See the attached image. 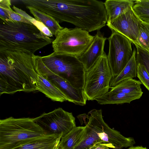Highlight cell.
Instances as JSON below:
<instances>
[{
  "label": "cell",
  "mask_w": 149,
  "mask_h": 149,
  "mask_svg": "<svg viewBox=\"0 0 149 149\" xmlns=\"http://www.w3.org/2000/svg\"><path fill=\"white\" fill-rule=\"evenodd\" d=\"M40 11L59 23L65 22L88 32L106 25L107 15L104 2L97 0H43Z\"/></svg>",
  "instance_id": "1"
},
{
  "label": "cell",
  "mask_w": 149,
  "mask_h": 149,
  "mask_svg": "<svg viewBox=\"0 0 149 149\" xmlns=\"http://www.w3.org/2000/svg\"><path fill=\"white\" fill-rule=\"evenodd\" d=\"M29 53L0 50V95L37 90L38 74Z\"/></svg>",
  "instance_id": "2"
},
{
  "label": "cell",
  "mask_w": 149,
  "mask_h": 149,
  "mask_svg": "<svg viewBox=\"0 0 149 149\" xmlns=\"http://www.w3.org/2000/svg\"><path fill=\"white\" fill-rule=\"evenodd\" d=\"M54 40L33 24L0 19V50L21 51L33 54L52 43Z\"/></svg>",
  "instance_id": "3"
},
{
  "label": "cell",
  "mask_w": 149,
  "mask_h": 149,
  "mask_svg": "<svg viewBox=\"0 0 149 149\" xmlns=\"http://www.w3.org/2000/svg\"><path fill=\"white\" fill-rule=\"evenodd\" d=\"M102 112L101 109H93L88 113L84 137L74 149H91L101 143L113 149H122L135 143L133 138L125 137L110 128L103 119Z\"/></svg>",
  "instance_id": "4"
},
{
  "label": "cell",
  "mask_w": 149,
  "mask_h": 149,
  "mask_svg": "<svg viewBox=\"0 0 149 149\" xmlns=\"http://www.w3.org/2000/svg\"><path fill=\"white\" fill-rule=\"evenodd\" d=\"M48 135L33 118L10 117L0 120V149H12Z\"/></svg>",
  "instance_id": "5"
},
{
  "label": "cell",
  "mask_w": 149,
  "mask_h": 149,
  "mask_svg": "<svg viewBox=\"0 0 149 149\" xmlns=\"http://www.w3.org/2000/svg\"><path fill=\"white\" fill-rule=\"evenodd\" d=\"M35 62L62 78L77 89H83L86 71L78 58L53 52L44 56L32 55Z\"/></svg>",
  "instance_id": "6"
},
{
  "label": "cell",
  "mask_w": 149,
  "mask_h": 149,
  "mask_svg": "<svg viewBox=\"0 0 149 149\" xmlns=\"http://www.w3.org/2000/svg\"><path fill=\"white\" fill-rule=\"evenodd\" d=\"M94 36L88 31L77 27L63 28L52 42L54 52L78 58L92 42Z\"/></svg>",
  "instance_id": "7"
},
{
  "label": "cell",
  "mask_w": 149,
  "mask_h": 149,
  "mask_svg": "<svg viewBox=\"0 0 149 149\" xmlns=\"http://www.w3.org/2000/svg\"><path fill=\"white\" fill-rule=\"evenodd\" d=\"M112 77L104 52L103 55L86 72L83 90L88 100H93L109 91Z\"/></svg>",
  "instance_id": "8"
},
{
  "label": "cell",
  "mask_w": 149,
  "mask_h": 149,
  "mask_svg": "<svg viewBox=\"0 0 149 149\" xmlns=\"http://www.w3.org/2000/svg\"><path fill=\"white\" fill-rule=\"evenodd\" d=\"M112 31L108 38L109 51L107 59L113 77L121 72L132 57L131 41L120 34Z\"/></svg>",
  "instance_id": "9"
},
{
  "label": "cell",
  "mask_w": 149,
  "mask_h": 149,
  "mask_svg": "<svg viewBox=\"0 0 149 149\" xmlns=\"http://www.w3.org/2000/svg\"><path fill=\"white\" fill-rule=\"evenodd\" d=\"M33 120L47 134L61 137L76 127L75 118L72 113L61 108L48 113H44L33 118Z\"/></svg>",
  "instance_id": "10"
},
{
  "label": "cell",
  "mask_w": 149,
  "mask_h": 149,
  "mask_svg": "<svg viewBox=\"0 0 149 149\" xmlns=\"http://www.w3.org/2000/svg\"><path fill=\"white\" fill-rule=\"evenodd\" d=\"M38 73L57 88L65 97L67 101L76 105L83 106L87 100L83 89H77L74 87L65 80L51 72L33 61Z\"/></svg>",
  "instance_id": "11"
},
{
  "label": "cell",
  "mask_w": 149,
  "mask_h": 149,
  "mask_svg": "<svg viewBox=\"0 0 149 149\" xmlns=\"http://www.w3.org/2000/svg\"><path fill=\"white\" fill-rule=\"evenodd\" d=\"M141 23L132 7L107 25L111 31L125 36L134 44L139 35Z\"/></svg>",
  "instance_id": "12"
},
{
  "label": "cell",
  "mask_w": 149,
  "mask_h": 149,
  "mask_svg": "<svg viewBox=\"0 0 149 149\" xmlns=\"http://www.w3.org/2000/svg\"><path fill=\"white\" fill-rule=\"evenodd\" d=\"M107 39L99 30L97 31L91 44L78 58L83 64L86 72L103 55L104 53V45Z\"/></svg>",
  "instance_id": "13"
},
{
  "label": "cell",
  "mask_w": 149,
  "mask_h": 149,
  "mask_svg": "<svg viewBox=\"0 0 149 149\" xmlns=\"http://www.w3.org/2000/svg\"><path fill=\"white\" fill-rule=\"evenodd\" d=\"M107 15V23H111L132 8L134 1L107 0L104 2Z\"/></svg>",
  "instance_id": "14"
},
{
  "label": "cell",
  "mask_w": 149,
  "mask_h": 149,
  "mask_svg": "<svg viewBox=\"0 0 149 149\" xmlns=\"http://www.w3.org/2000/svg\"><path fill=\"white\" fill-rule=\"evenodd\" d=\"M143 93L127 94L109 91L96 100L100 104H122L130 103L132 101L140 99Z\"/></svg>",
  "instance_id": "15"
},
{
  "label": "cell",
  "mask_w": 149,
  "mask_h": 149,
  "mask_svg": "<svg viewBox=\"0 0 149 149\" xmlns=\"http://www.w3.org/2000/svg\"><path fill=\"white\" fill-rule=\"evenodd\" d=\"M38 74L37 90L53 101L61 102L67 101L65 96L57 88L40 74Z\"/></svg>",
  "instance_id": "16"
},
{
  "label": "cell",
  "mask_w": 149,
  "mask_h": 149,
  "mask_svg": "<svg viewBox=\"0 0 149 149\" xmlns=\"http://www.w3.org/2000/svg\"><path fill=\"white\" fill-rule=\"evenodd\" d=\"M61 138L54 135H48L12 149H53Z\"/></svg>",
  "instance_id": "17"
},
{
  "label": "cell",
  "mask_w": 149,
  "mask_h": 149,
  "mask_svg": "<svg viewBox=\"0 0 149 149\" xmlns=\"http://www.w3.org/2000/svg\"><path fill=\"white\" fill-rule=\"evenodd\" d=\"M85 126L76 127L62 137L59 144L62 149H74L82 140L84 134Z\"/></svg>",
  "instance_id": "18"
},
{
  "label": "cell",
  "mask_w": 149,
  "mask_h": 149,
  "mask_svg": "<svg viewBox=\"0 0 149 149\" xmlns=\"http://www.w3.org/2000/svg\"><path fill=\"white\" fill-rule=\"evenodd\" d=\"M133 51L132 57L121 72L117 76L111 78L110 83V88L123 80L136 77L137 65L136 49L134 48Z\"/></svg>",
  "instance_id": "19"
},
{
  "label": "cell",
  "mask_w": 149,
  "mask_h": 149,
  "mask_svg": "<svg viewBox=\"0 0 149 149\" xmlns=\"http://www.w3.org/2000/svg\"><path fill=\"white\" fill-rule=\"evenodd\" d=\"M26 8L29 10L36 19L43 23L55 37L58 32L63 28L56 20L50 16L31 6H26Z\"/></svg>",
  "instance_id": "20"
},
{
  "label": "cell",
  "mask_w": 149,
  "mask_h": 149,
  "mask_svg": "<svg viewBox=\"0 0 149 149\" xmlns=\"http://www.w3.org/2000/svg\"><path fill=\"white\" fill-rule=\"evenodd\" d=\"M142 84L140 80L133 78L127 79L120 81L116 86L111 88L110 91L127 94L143 93L141 88Z\"/></svg>",
  "instance_id": "21"
},
{
  "label": "cell",
  "mask_w": 149,
  "mask_h": 149,
  "mask_svg": "<svg viewBox=\"0 0 149 149\" xmlns=\"http://www.w3.org/2000/svg\"><path fill=\"white\" fill-rule=\"evenodd\" d=\"M134 44L149 52V22L141 21L139 35Z\"/></svg>",
  "instance_id": "22"
},
{
  "label": "cell",
  "mask_w": 149,
  "mask_h": 149,
  "mask_svg": "<svg viewBox=\"0 0 149 149\" xmlns=\"http://www.w3.org/2000/svg\"><path fill=\"white\" fill-rule=\"evenodd\" d=\"M13 8L15 12L21 15L29 20L46 35L50 38L53 37V34L42 22L31 16L25 11L19 8L14 6H13Z\"/></svg>",
  "instance_id": "23"
},
{
  "label": "cell",
  "mask_w": 149,
  "mask_h": 149,
  "mask_svg": "<svg viewBox=\"0 0 149 149\" xmlns=\"http://www.w3.org/2000/svg\"><path fill=\"white\" fill-rule=\"evenodd\" d=\"M136 47V59L137 63L143 65L149 74V52L135 44Z\"/></svg>",
  "instance_id": "24"
},
{
  "label": "cell",
  "mask_w": 149,
  "mask_h": 149,
  "mask_svg": "<svg viewBox=\"0 0 149 149\" xmlns=\"http://www.w3.org/2000/svg\"><path fill=\"white\" fill-rule=\"evenodd\" d=\"M132 9L141 21L149 22V7L141 4L134 3Z\"/></svg>",
  "instance_id": "25"
},
{
  "label": "cell",
  "mask_w": 149,
  "mask_h": 149,
  "mask_svg": "<svg viewBox=\"0 0 149 149\" xmlns=\"http://www.w3.org/2000/svg\"><path fill=\"white\" fill-rule=\"evenodd\" d=\"M136 76L142 84L149 91V74L145 67L139 63H137Z\"/></svg>",
  "instance_id": "26"
},
{
  "label": "cell",
  "mask_w": 149,
  "mask_h": 149,
  "mask_svg": "<svg viewBox=\"0 0 149 149\" xmlns=\"http://www.w3.org/2000/svg\"><path fill=\"white\" fill-rule=\"evenodd\" d=\"M109 148L107 144L101 143L95 145L91 149H109Z\"/></svg>",
  "instance_id": "27"
},
{
  "label": "cell",
  "mask_w": 149,
  "mask_h": 149,
  "mask_svg": "<svg viewBox=\"0 0 149 149\" xmlns=\"http://www.w3.org/2000/svg\"><path fill=\"white\" fill-rule=\"evenodd\" d=\"M134 3L141 4L149 7V0H139L134 1Z\"/></svg>",
  "instance_id": "28"
},
{
  "label": "cell",
  "mask_w": 149,
  "mask_h": 149,
  "mask_svg": "<svg viewBox=\"0 0 149 149\" xmlns=\"http://www.w3.org/2000/svg\"><path fill=\"white\" fill-rule=\"evenodd\" d=\"M128 149H148L146 148L141 146H132L130 147Z\"/></svg>",
  "instance_id": "29"
},
{
  "label": "cell",
  "mask_w": 149,
  "mask_h": 149,
  "mask_svg": "<svg viewBox=\"0 0 149 149\" xmlns=\"http://www.w3.org/2000/svg\"><path fill=\"white\" fill-rule=\"evenodd\" d=\"M53 149H62L59 143Z\"/></svg>",
  "instance_id": "30"
}]
</instances>
